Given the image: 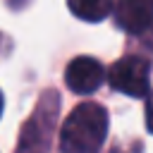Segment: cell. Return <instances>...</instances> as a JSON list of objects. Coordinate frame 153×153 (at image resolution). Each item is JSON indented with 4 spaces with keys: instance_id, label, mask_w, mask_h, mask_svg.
<instances>
[{
    "instance_id": "1",
    "label": "cell",
    "mask_w": 153,
    "mask_h": 153,
    "mask_svg": "<svg viewBox=\"0 0 153 153\" xmlns=\"http://www.w3.org/2000/svg\"><path fill=\"white\" fill-rule=\"evenodd\" d=\"M108 134V110L100 103L76 105L60 129L62 153H98Z\"/></svg>"
},
{
    "instance_id": "2",
    "label": "cell",
    "mask_w": 153,
    "mask_h": 153,
    "mask_svg": "<svg viewBox=\"0 0 153 153\" xmlns=\"http://www.w3.org/2000/svg\"><path fill=\"white\" fill-rule=\"evenodd\" d=\"M57 108H60V98L53 91H48L43 96V100L36 105L33 115L26 120V124L22 129V136H19L17 153H45L48 151Z\"/></svg>"
},
{
    "instance_id": "3",
    "label": "cell",
    "mask_w": 153,
    "mask_h": 153,
    "mask_svg": "<svg viewBox=\"0 0 153 153\" xmlns=\"http://www.w3.org/2000/svg\"><path fill=\"white\" fill-rule=\"evenodd\" d=\"M108 81L115 91L129 98H143L151 91V65L143 57L127 55L110 67Z\"/></svg>"
},
{
    "instance_id": "4",
    "label": "cell",
    "mask_w": 153,
    "mask_h": 153,
    "mask_svg": "<svg viewBox=\"0 0 153 153\" xmlns=\"http://www.w3.org/2000/svg\"><path fill=\"white\" fill-rule=\"evenodd\" d=\"M103 79H105L103 65L88 55L74 57L65 69V81H67L69 91H74V93H93L103 84Z\"/></svg>"
},
{
    "instance_id": "5",
    "label": "cell",
    "mask_w": 153,
    "mask_h": 153,
    "mask_svg": "<svg viewBox=\"0 0 153 153\" xmlns=\"http://www.w3.org/2000/svg\"><path fill=\"white\" fill-rule=\"evenodd\" d=\"M115 22L127 33H146L153 26V0H117Z\"/></svg>"
},
{
    "instance_id": "6",
    "label": "cell",
    "mask_w": 153,
    "mask_h": 153,
    "mask_svg": "<svg viewBox=\"0 0 153 153\" xmlns=\"http://www.w3.org/2000/svg\"><path fill=\"white\" fill-rule=\"evenodd\" d=\"M67 7L84 22H103L112 12V0H67Z\"/></svg>"
},
{
    "instance_id": "7",
    "label": "cell",
    "mask_w": 153,
    "mask_h": 153,
    "mask_svg": "<svg viewBox=\"0 0 153 153\" xmlns=\"http://www.w3.org/2000/svg\"><path fill=\"white\" fill-rule=\"evenodd\" d=\"M146 127L148 131H153V91H148L146 96Z\"/></svg>"
},
{
    "instance_id": "8",
    "label": "cell",
    "mask_w": 153,
    "mask_h": 153,
    "mask_svg": "<svg viewBox=\"0 0 153 153\" xmlns=\"http://www.w3.org/2000/svg\"><path fill=\"white\" fill-rule=\"evenodd\" d=\"M0 115H2V93H0Z\"/></svg>"
},
{
    "instance_id": "9",
    "label": "cell",
    "mask_w": 153,
    "mask_h": 153,
    "mask_svg": "<svg viewBox=\"0 0 153 153\" xmlns=\"http://www.w3.org/2000/svg\"><path fill=\"white\" fill-rule=\"evenodd\" d=\"M110 153H120V151H110Z\"/></svg>"
}]
</instances>
